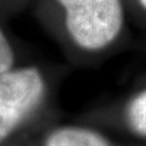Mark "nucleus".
Segmentation results:
<instances>
[{
  "label": "nucleus",
  "instance_id": "f257e3e1",
  "mask_svg": "<svg viewBox=\"0 0 146 146\" xmlns=\"http://www.w3.org/2000/svg\"><path fill=\"white\" fill-rule=\"evenodd\" d=\"M66 12L72 39L85 50H100L119 34L123 26L121 0H57Z\"/></svg>",
  "mask_w": 146,
  "mask_h": 146
},
{
  "label": "nucleus",
  "instance_id": "f03ea898",
  "mask_svg": "<svg viewBox=\"0 0 146 146\" xmlns=\"http://www.w3.org/2000/svg\"><path fill=\"white\" fill-rule=\"evenodd\" d=\"M44 94V80L33 67L0 74V141L38 106Z\"/></svg>",
  "mask_w": 146,
  "mask_h": 146
},
{
  "label": "nucleus",
  "instance_id": "39448f33",
  "mask_svg": "<svg viewBox=\"0 0 146 146\" xmlns=\"http://www.w3.org/2000/svg\"><path fill=\"white\" fill-rule=\"evenodd\" d=\"M13 63V52L5 34L0 29V74L11 70Z\"/></svg>",
  "mask_w": 146,
  "mask_h": 146
},
{
  "label": "nucleus",
  "instance_id": "423d86ee",
  "mask_svg": "<svg viewBox=\"0 0 146 146\" xmlns=\"http://www.w3.org/2000/svg\"><path fill=\"white\" fill-rule=\"evenodd\" d=\"M139 1H140V4H141V5L144 6V9H145V10H146V0H139Z\"/></svg>",
  "mask_w": 146,
  "mask_h": 146
},
{
  "label": "nucleus",
  "instance_id": "7ed1b4c3",
  "mask_svg": "<svg viewBox=\"0 0 146 146\" xmlns=\"http://www.w3.org/2000/svg\"><path fill=\"white\" fill-rule=\"evenodd\" d=\"M45 146H110L101 135L82 128H61L49 135Z\"/></svg>",
  "mask_w": 146,
  "mask_h": 146
},
{
  "label": "nucleus",
  "instance_id": "20e7f679",
  "mask_svg": "<svg viewBox=\"0 0 146 146\" xmlns=\"http://www.w3.org/2000/svg\"><path fill=\"white\" fill-rule=\"evenodd\" d=\"M128 122L141 135H146V89L135 96L128 107Z\"/></svg>",
  "mask_w": 146,
  "mask_h": 146
}]
</instances>
